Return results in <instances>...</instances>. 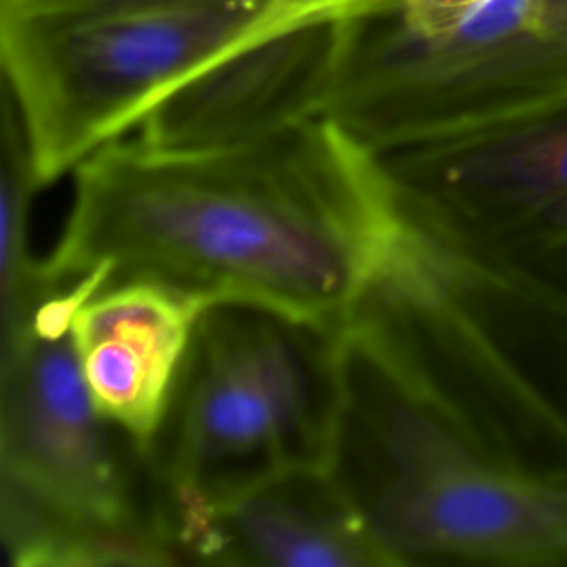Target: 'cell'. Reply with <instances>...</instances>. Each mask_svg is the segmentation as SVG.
I'll return each mask as SVG.
<instances>
[{
    "instance_id": "cell-1",
    "label": "cell",
    "mask_w": 567,
    "mask_h": 567,
    "mask_svg": "<svg viewBox=\"0 0 567 567\" xmlns=\"http://www.w3.org/2000/svg\"><path fill=\"white\" fill-rule=\"evenodd\" d=\"M73 171L66 224L42 259L47 279L146 277L334 332L399 226L374 155L321 115L228 146L117 137Z\"/></svg>"
},
{
    "instance_id": "cell-2",
    "label": "cell",
    "mask_w": 567,
    "mask_h": 567,
    "mask_svg": "<svg viewBox=\"0 0 567 567\" xmlns=\"http://www.w3.org/2000/svg\"><path fill=\"white\" fill-rule=\"evenodd\" d=\"M348 326L483 454L567 478V292L399 213L383 266Z\"/></svg>"
},
{
    "instance_id": "cell-3",
    "label": "cell",
    "mask_w": 567,
    "mask_h": 567,
    "mask_svg": "<svg viewBox=\"0 0 567 567\" xmlns=\"http://www.w3.org/2000/svg\"><path fill=\"white\" fill-rule=\"evenodd\" d=\"M104 272L51 281L0 348V529L16 567L173 565L148 456L97 410L71 337Z\"/></svg>"
},
{
    "instance_id": "cell-4",
    "label": "cell",
    "mask_w": 567,
    "mask_h": 567,
    "mask_svg": "<svg viewBox=\"0 0 567 567\" xmlns=\"http://www.w3.org/2000/svg\"><path fill=\"white\" fill-rule=\"evenodd\" d=\"M330 472L394 565L567 567V478L483 454L348 328Z\"/></svg>"
},
{
    "instance_id": "cell-5",
    "label": "cell",
    "mask_w": 567,
    "mask_h": 567,
    "mask_svg": "<svg viewBox=\"0 0 567 567\" xmlns=\"http://www.w3.org/2000/svg\"><path fill=\"white\" fill-rule=\"evenodd\" d=\"M363 0H0L4 97L40 186L235 49Z\"/></svg>"
},
{
    "instance_id": "cell-6",
    "label": "cell",
    "mask_w": 567,
    "mask_h": 567,
    "mask_svg": "<svg viewBox=\"0 0 567 567\" xmlns=\"http://www.w3.org/2000/svg\"><path fill=\"white\" fill-rule=\"evenodd\" d=\"M567 102V0H485L421 29L390 0L341 13L321 117L370 153Z\"/></svg>"
},
{
    "instance_id": "cell-7",
    "label": "cell",
    "mask_w": 567,
    "mask_h": 567,
    "mask_svg": "<svg viewBox=\"0 0 567 567\" xmlns=\"http://www.w3.org/2000/svg\"><path fill=\"white\" fill-rule=\"evenodd\" d=\"M339 332L255 303L213 301L148 452L162 496L215 492L281 467H330Z\"/></svg>"
},
{
    "instance_id": "cell-8",
    "label": "cell",
    "mask_w": 567,
    "mask_h": 567,
    "mask_svg": "<svg viewBox=\"0 0 567 567\" xmlns=\"http://www.w3.org/2000/svg\"><path fill=\"white\" fill-rule=\"evenodd\" d=\"M372 155L405 219L567 292V102Z\"/></svg>"
},
{
    "instance_id": "cell-9",
    "label": "cell",
    "mask_w": 567,
    "mask_h": 567,
    "mask_svg": "<svg viewBox=\"0 0 567 567\" xmlns=\"http://www.w3.org/2000/svg\"><path fill=\"white\" fill-rule=\"evenodd\" d=\"M179 563L394 565L330 467L295 465L202 494L164 496Z\"/></svg>"
},
{
    "instance_id": "cell-10",
    "label": "cell",
    "mask_w": 567,
    "mask_h": 567,
    "mask_svg": "<svg viewBox=\"0 0 567 567\" xmlns=\"http://www.w3.org/2000/svg\"><path fill=\"white\" fill-rule=\"evenodd\" d=\"M346 11L299 20L213 62L137 122V140L159 148L228 146L319 117Z\"/></svg>"
},
{
    "instance_id": "cell-11",
    "label": "cell",
    "mask_w": 567,
    "mask_h": 567,
    "mask_svg": "<svg viewBox=\"0 0 567 567\" xmlns=\"http://www.w3.org/2000/svg\"><path fill=\"white\" fill-rule=\"evenodd\" d=\"M215 299L166 281L120 279L73 315L71 337L95 410L146 456L195 328Z\"/></svg>"
},
{
    "instance_id": "cell-12",
    "label": "cell",
    "mask_w": 567,
    "mask_h": 567,
    "mask_svg": "<svg viewBox=\"0 0 567 567\" xmlns=\"http://www.w3.org/2000/svg\"><path fill=\"white\" fill-rule=\"evenodd\" d=\"M40 188L27 140L11 102L4 97L2 188H0V348L22 332L38 297L47 288L42 261L27 244L31 197Z\"/></svg>"
},
{
    "instance_id": "cell-13",
    "label": "cell",
    "mask_w": 567,
    "mask_h": 567,
    "mask_svg": "<svg viewBox=\"0 0 567 567\" xmlns=\"http://www.w3.org/2000/svg\"><path fill=\"white\" fill-rule=\"evenodd\" d=\"M485 0H390L394 11L412 27L430 29L458 18Z\"/></svg>"
}]
</instances>
